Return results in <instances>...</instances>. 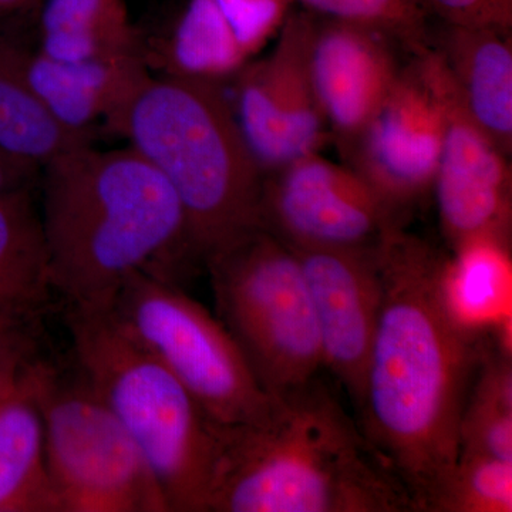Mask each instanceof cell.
<instances>
[{"mask_svg": "<svg viewBox=\"0 0 512 512\" xmlns=\"http://www.w3.org/2000/svg\"><path fill=\"white\" fill-rule=\"evenodd\" d=\"M439 57L446 131L433 191L441 231L457 258L480 248L508 255L512 237L511 165L471 119L460 90Z\"/></svg>", "mask_w": 512, "mask_h": 512, "instance_id": "7c38bea8", "label": "cell"}, {"mask_svg": "<svg viewBox=\"0 0 512 512\" xmlns=\"http://www.w3.org/2000/svg\"><path fill=\"white\" fill-rule=\"evenodd\" d=\"M39 180L40 167L0 148V195L35 190Z\"/></svg>", "mask_w": 512, "mask_h": 512, "instance_id": "4316f807", "label": "cell"}, {"mask_svg": "<svg viewBox=\"0 0 512 512\" xmlns=\"http://www.w3.org/2000/svg\"><path fill=\"white\" fill-rule=\"evenodd\" d=\"M92 143V136L64 127L33 92L0 35V148L40 167L73 148Z\"/></svg>", "mask_w": 512, "mask_h": 512, "instance_id": "ffe728a7", "label": "cell"}, {"mask_svg": "<svg viewBox=\"0 0 512 512\" xmlns=\"http://www.w3.org/2000/svg\"><path fill=\"white\" fill-rule=\"evenodd\" d=\"M70 359L45 355L30 375L60 512H171L140 448Z\"/></svg>", "mask_w": 512, "mask_h": 512, "instance_id": "52a82bcc", "label": "cell"}, {"mask_svg": "<svg viewBox=\"0 0 512 512\" xmlns=\"http://www.w3.org/2000/svg\"><path fill=\"white\" fill-rule=\"evenodd\" d=\"M441 25L512 35V0H417Z\"/></svg>", "mask_w": 512, "mask_h": 512, "instance_id": "d4e9b609", "label": "cell"}, {"mask_svg": "<svg viewBox=\"0 0 512 512\" xmlns=\"http://www.w3.org/2000/svg\"><path fill=\"white\" fill-rule=\"evenodd\" d=\"M406 488L318 379L218 424L208 512H410Z\"/></svg>", "mask_w": 512, "mask_h": 512, "instance_id": "3957f363", "label": "cell"}, {"mask_svg": "<svg viewBox=\"0 0 512 512\" xmlns=\"http://www.w3.org/2000/svg\"><path fill=\"white\" fill-rule=\"evenodd\" d=\"M45 355L43 328L0 345V404L18 392L33 367Z\"/></svg>", "mask_w": 512, "mask_h": 512, "instance_id": "484cf974", "label": "cell"}, {"mask_svg": "<svg viewBox=\"0 0 512 512\" xmlns=\"http://www.w3.org/2000/svg\"><path fill=\"white\" fill-rule=\"evenodd\" d=\"M396 47L375 30L315 16L309 72L320 111L342 157L399 77L403 66Z\"/></svg>", "mask_w": 512, "mask_h": 512, "instance_id": "9a60e30c", "label": "cell"}, {"mask_svg": "<svg viewBox=\"0 0 512 512\" xmlns=\"http://www.w3.org/2000/svg\"><path fill=\"white\" fill-rule=\"evenodd\" d=\"M72 357L153 470L171 512H208L218 424L107 309L64 306Z\"/></svg>", "mask_w": 512, "mask_h": 512, "instance_id": "5b68a950", "label": "cell"}, {"mask_svg": "<svg viewBox=\"0 0 512 512\" xmlns=\"http://www.w3.org/2000/svg\"><path fill=\"white\" fill-rule=\"evenodd\" d=\"M291 249L298 256L311 295L323 367H328L359 407L382 308L377 247Z\"/></svg>", "mask_w": 512, "mask_h": 512, "instance_id": "4fadbf2b", "label": "cell"}, {"mask_svg": "<svg viewBox=\"0 0 512 512\" xmlns=\"http://www.w3.org/2000/svg\"><path fill=\"white\" fill-rule=\"evenodd\" d=\"M10 53L33 92L64 127L93 137L147 73L143 52L96 59L57 60L25 40L8 36Z\"/></svg>", "mask_w": 512, "mask_h": 512, "instance_id": "2e32d148", "label": "cell"}, {"mask_svg": "<svg viewBox=\"0 0 512 512\" xmlns=\"http://www.w3.org/2000/svg\"><path fill=\"white\" fill-rule=\"evenodd\" d=\"M43 312L45 308L0 303V345L25 333L42 329Z\"/></svg>", "mask_w": 512, "mask_h": 512, "instance_id": "83f0119b", "label": "cell"}, {"mask_svg": "<svg viewBox=\"0 0 512 512\" xmlns=\"http://www.w3.org/2000/svg\"><path fill=\"white\" fill-rule=\"evenodd\" d=\"M446 131L439 53L402 67L393 89L343 160L399 217L433 191Z\"/></svg>", "mask_w": 512, "mask_h": 512, "instance_id": "9c48e42d", "label": "cell"}, {"mask_svg": "<svg viewBox=\"0 0 512 512\" xmlns=\"http://www.w3.org/2000/svg\"><path fill=\"white\" fill-rule=\"evenodd\" d=\"M217 318L269 394L315 379L323 367L318 323L298 256L255 227L215 249L204 264Z\"/></svg>", "mask_w": 512, "mask_h": 512, "instance_id": "8992f818", "label": "cell"}, {"mask_svg": "<svg viewBox=\"0 0 512 512\" xmlns=\"http://www.w3.org/2000/svg\"><path fill=\"white\" fill-rule=\"evenodd\" d=\"M460 454L512 463V362L505 350L481 352L461 417Z\"/></svg>", "mask_w": 512, "mask_h": 512, "instance_id": "7402d4cb", "label": "cell"}, {"mask_svg": "<svg viewBox=\"0 0 512 512\" xmlns=\"http://www.w3.org/2000/svg\"><path fill=\"white\" fill-rule=\"evenodd\" d=\"M259 227L291 248L363 249L404 220L348 165L312 153L265 175Z\"/></svg>", "mask_w": 512, "mask_h": 512, "instance_id": "30bf717a", "label": "cell"}, {"mask_svg": "<svg viewBox=\"0 0 512 512\" xmlns=\"http://www.w3.org/2000/svg\"><path fill=\"white\" fill-rule=\"evenodd\" d=\"M512 463L460 454L429 512H511Z\"/></svg>", "mask_w": 512, "mask_h": 512, "instance_id": "cb8c5ba5", "label": "cell"}, {"mask_svg": "<svg viewBox=\"0 0 512 512\" xmlns=\"http://www.w3.org/2000/svg\"><path fill=\"white\" fill-rule=\"evenodd\" d=\"M104 126L171 185L202 264L259 227L264 173L221 82L147 73Z\"/></svg>", "mask_w": 512, "mask_h": 512, "instance_id": "277c9868", "label": "cell"}, {"mask_svg": "<svg viewBox=\"0 0 512 512\" xmlns=\"http://www.w3.org/2000/svg\"><path fill=\"white\" fill-rule=\"evenodd\" d=\"M36 2H40V0H0V15L28 8Z\"/></svg>", "mask_w": 512, "mask_h": 512, "instance_id": "f1b7e54d", "label": "cell"}, {"mask_svg": "<svg viewBox=\"0 0 512 512\" xmlns=\"http://www.w3.org/2000/svg\"><path fill=\"white\" fill-rule=\"evenodd\" d=\"M383 298L360 429L416 511L429 512L460 454L464 404L483 349L457 312L450 265L394 228L377 245Z\"/></svg>", "mask_w": 512, "mask_h": 512, "instance_id": "6da1fadb", "label": "cell"}, {"mask_svg": "<svg viewBox=\"0 0 512 512\" xmlns=\"http://www.w3.org/2000/svg\"><path fill=\"white\" fill-rule=\"evenodd\" d=\"M293 0H187L167 35L143 39L148 69L222 82L278 35Z\"/></svg>", "mask_w": 512, "mask_h": 512, "instance_id": "5bb4252c", "label": "cell"}, {"mask_svg": "<svg viewBox=\"0 0 512 512\" xmlns=\"http://www.w3.org/2000/svg\"><path fill=\"white\" fill-rule=\"evenodd\" d=\"M33 191L0 195V303L46 309L53 291Z\"/></svg>", "mask_w": 512, "mask_h": 512, "instance_id": "44dd1931", "label": "cell"}, {"mask_svg": "<svg viewBox=\"0 0 512 512\" xmlns=\"http://www.w3.org/2000/svg\"><path fill=\"white\" fill-rule=\"evenodd\" d=\"M439 52L460 90L471 119L510 157L512 151V39L488 29L441 25L431 30Z\"/></svg>", "mask_w": 512, "mask_h": 512, "instance_id": "e0dca14e", "label": "cell"}, {"mask_svg": "<svg viewBox=\"0 0 512 512\" xmlns=\"http://www.w3.org/2000/svg\"><path fill=\"white\" fill-rule=\"evenodd\" d=\"M39 187L50 286L64 306L107 308L137 274L181 285L201 262L173 188L130 146L66 151L43 165Z\"/></svg>", "mask_w": 512, "mask_h": 512, "instance_id": "7a4b0ae2", "label": "cell"}, {"mask_svg": "<svg viewBox=\"0 0 512 512\" xmlns=\"http://www.w3.org/2000/svg\"><path fill=\"white\" fill-rule=\"evenodd\" d=\"M319 18L352 23L392 39L400 49L420 56L431 49L430 18L417 0H293Z\"/></svg>", "mask_w": 512, "mask_h": 512, "instance_id": "603a6c76", "label": "cell"}, {"mask_svg": "<svg viewBox=\"0 0 512 512\" xmlns=\"http://www.w3.org/2000/svg\"><path fill=\"white\" fill-rule=\"evenodd\" d=\"M30 375L0 404V512H60Z\"/></svg>", "mask_w": 512, "mask_h": 512, "instance_id": "ac0fdd59", "label": "cell"}, {"mask_svg": "<svg viewBox=\"0 0 512 512\" xmlns=\"http://www.w3.org/2000/svg\"><path fill=\"white\" fill-rule=\"evenodd\" d=\"M37 47L57 60L77 62L143 50V35L124 0H40Z\"/></svg>", "mask_w": 512, "mask_h": 512, "instance_id": "d6986e66", "label": "cell"}, {"mask_svg": "<svg viewBox=\"0 0 512 512\" xmlns=\"http://www.w3.org/2000/svg\"><path fill=\"white\" fill-rule=\"evenodd\" d=\"M104 309L184 384L214 423L234 426L268 412L274 394L258 382L217 315L180 284L133 275Z\"/></svg>", "mask_w": 512, "mask_h": 512, "instance_id": "ba28073f", "label": "cell"}, {"mask_svg": "<svg viewBox=\"0 0 512 512\" xmlns=\"http://www.w3.org/2000/svg\"><path fill=\"white\" fill-rule=\"evenodd\" d=\"M313 23L312 13L293 8L272 52L235 74L232 107L264 177L319 153L329 137L309 72Z\"/></svg>", "mask_w": 512, "mask_h": 512, "instance_id": "8fae6325", "label": "cell"}]
</instances>
